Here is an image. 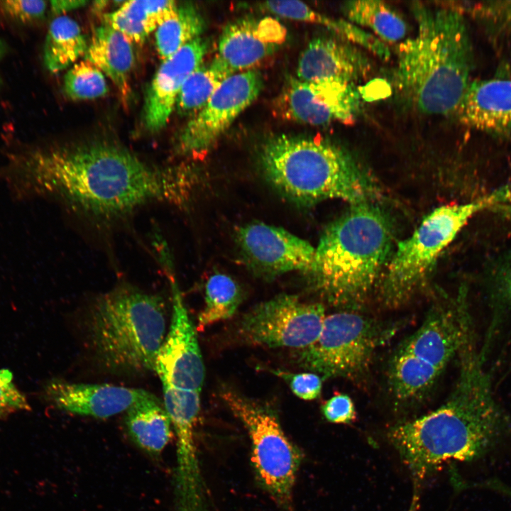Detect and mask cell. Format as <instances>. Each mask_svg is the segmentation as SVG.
I'll return each instance as SVG.
<instances>
[{"mask_svg":"<svg viewBox=\"0 0 511 511\" xmlns=\"http://www.w3.org/2000/svg\"><path fill=\"white\" fill-rule=\"evenodd\" d=\"M0 176L17 198L55 199L101 220L153 202L182 204L193 184L190 170L149 164L106 141L26 149L10 157Z\"/></svg>","mask_w":511,"mask_h":511,"instance_id":"cell-1","label":"cell"},{"mask_svg":"<svg viewBox=\"0 0 511 511\" xmlns=\"http://www.w3.org/2000/svg\"><path fill=\"white\" fill-rule=\"evenodd\" d=\"M458 355L459 375L446 402L388 430V440L415 484L446 462L483 457L511 432L510 421L495 401L483 357L471 339Z\"/></svg>","mask_w":511,"mask_h":511,"instance_id":"cell-2","label":"cell"},{"mask_svg":"<svg viewBox=\"0 0 511 511\" xmlns=\"http://www.w3.org/2000/svg\"><path fill=\"white\" fill-rule=\"evenodd\" d=\"M416 35L400 43L393 74L396 89L419 111H455L471 81L473 55L463 13L414 2Z\"/></svg>","mask_w":511,"mask_h":511,"instance_id":"cell-3","label":"cell"},{"mask_svg":"<svg viewBox=\"0 0 511 511\" xmlns=\"http://www.w3.org/2000/svg\"><path fill=\"white\" fill-rule=\"evenodd\" d=\"M380 212L366 203L331 223L315 248L309 273L316 290L336 306L356 307L373 287L390 246Z\"/></svg>","mask_w":511,"mask_h":511,"instance_id":"cell-4","label":"cell"},{"mask_svg":"<svg viewBox=\"0 0 511 511\" xmlns=\"http://www.w3.org/2000/svg\"><path fill=\"white\" fill-rule=\"evenodd\" d=\"M86 332L98 361L114 373L155 370L166 336L162 297L121 285L97 297L87 312Z\"/></svg>","mask_w":511,"mask_h":511,"instance_id":"cell-5","label":"cell"},{"mask_svg":"<svg viewBox=\"0 0 511 511\" xmlns=\"http://www.w3.org/2000/svg\"><path fill=\"white\" fill-rule=\"evenodd\" d=\"M260 160L267 180L300 204L341 199L366 203L372 186L353 159L329 141L282 134L263 145Z\"/></svg>","mask_w":511,"mask_h":511,"instance_id":"cell-6","label":"cell"},{"mask_svg":"<svg viewBox=\"0 0 511 511\" xmlns=\"http://www.w3.org/2000/svg\"><path fill=\"white\" fill-rule=\"evenodd\" d=\"M510 202L511 187H505L468 203L444 205L429 213L414 233L397 245L383 284L385 303L392 307L405 302L470 219L484 209Z\"/></svg>","mask_w":511,"mask_h":511,"instance_id":"cell-7","label":"cell"},{"mask_svg":"<svg viewBox=\"0 0 511 511\" xmlns=\"http://www.w3.org/2000/svg\"><path fill=\"white\" fill-rule=\"evenodd\" d=\"M399 324H385L358 312L326 316L317 340L298 350L297 361L323 380L357 379L369 368L376 350L390 341Z\"/></svg>","mask_w":511,"mask_h":511,"instance_id":"cell-8","label":"cell"},{"mask_svg":"<svg viewBox=\"0 0 511 511\" xmlns=\"http://www.w3.org/2000/svg\"><path fill=\"white\" fill-rule=\"evenodd\" d=\"M221 397L248 434L258 481L279 505L289 507L302 461L300 449L286 436L271 410L233 392H223Z\"/></svg>","mask_w":511,"mask_h":511,"instance_id":"cell-9","label":"cell"},{"mask_svg":"<svg viewBox=\"0 0 511 511\" xmlns=\"http://www.w3.org/2000/svg\"><path fill=\"white\" fill-rule=\"evenodd\" d=\"M325 317L322 304L306 302L296 295L282 294L246 313L240 321L238 332L254 345L300 350L317 340Z\"/></svg>","mask_w":511,"mask_h":511,"instance_id":"cell-10","label":"cell"},{"mask_svg":"<svg viewBox=\"0 0 511 511\" xmlns=\"http://www.w3.org/2000/svg\"><path fill=\"white\" fill-rule=\"evenodd\" d=\"M262 87V75L256 69L225 79L181 131L178 150L191 156L209 152L236 117L258 97Z\"/></svg>","mask_w":511,"mask_h":511,"instance_id":"cell-11","label":"cell"},{"mask_svg":"<svg viewBox=\"0 0 511 511\" xmlns=\"http://www.w3.org/2000/svg\"><path fill=\"white\" fill-rule=\"evenodd\" d=\"M360 95L353 84L339 81L303 82L290 77L278 107L285 119L312 126L334 121L352 123L359 111Z\"/></svg>","mask_w":511,"mask_h":511,"instance_id":"cell-12","label":"cell"},{"mask_svg":"<svg viewBox=\"0 0 511 511\" xmlns=\"http://www.w3.org/2000/svg\"><path fill=\"white\" fill-rule=\"evenodd\" d=\"M237 243L244 260L254 272L275 277L292 271H311L315 254L307 241L288 231L260 222L239 228Z\"/></svg>","mask_w":511,"mask_h":511,"instance_id":"cell-13","label":"cell"},{"mask_svg":"<svg viewBox=\"0 0 511 511\" xmlns=\"http://www.w3.org/2000/svg\"><path fill=\"white\" fill-rule=\"evenodd\" d=\"M170 326L158 354L155 371L162 384L200 391L205 369L194 325L175 281L171 282Z\"/></svg>","mask_w":511,"mask_h":511,"instance_id":"cell-14","label":"cell"},{"mask_svg":"<svg viewBox=\"0 0 511 511\" xmlns=\"http://www.w3.org/2000/svg\"><path fill=\"white\" fill-rule=\"evenodd\" d=\"M469 324L466 307L460 302L437 304L398 348L443 372L471 338Z\"/></svg>","mask_w":511,"mask_h":511,"instance_id":"cell-15","label":"cell"},{"mask_svg":"<svg viewBox=\"0 0 511 511\" xmlns=\"http://www.w3.org/2000/svg\"><path fill=\"white\" fill-rule=\"evenodd\" d=\"M285 35V28L272 18H241L222 31L211 62L226 78L252 70L278 49Z\"/></svg>","mask_w":511,"mask_h":511,"instance_id":"cell-16","label":"cell"},{"mask_svg":"<svg viewBox=\"0 0 511 511\" xmlns=\"http://www.w3.org/2000/svg\"><path fill=\"white\" fill-rule=\"evenodd\" d=\"M45 392L51 402L60 410L100 419L126 412L137 404L159 400L153 394L140 388L61 380H51Z\"/></svg>","mask_w":511,"mask_h":511,"instance_id":"cell-17","label":"cell"},{"mask_svg":"<svg viewBox=\"0 0 511 511\" xmlns=\"http://www.w3.org/2000/svg\"><path fill=\"white\" fill-rule=\"evenodd\" d=\"M209 46V41L200 36L163 60L145 98L144 121L148 130L158 131L166 125L183 84L202 64Z\"/></svg>","mask_w":511,"mask_h":511,"instance_id":"cell-18","label":"cell"},{"mask_svg":"<svg viewBox=\"0 0 511 511\" xmlns=\"http://www.w3.org/2000/svg\"><path fill=\"white\" fill-rule=\"evenodd\" d=\"M370 68L368 58L352 43L322 37L312 40L301 53L297 78L307 82L333 80L353 84Z\"/></svg>","mask_w":511,"mask_h":511,"instance_id":"cell-19","label":"cell"},{"mask_svg":"<svg viewBox=\"0 0 511 511\" xmlns=\"http://www.w3.org/2000/svg\"><path fill=\"white\" fill-rule=\"evenodd\" d=\"M459 121L477 130L504 133L511 128V80H475L456 110Z\"/></svg>","mask_w":511,"mask_h":511,"instance_id":"cell-20","label":"cell"},{"mask_svg":"<svg viewBox=\"0 0 511 511\" xmlns=\"http://www.w3.org/2000/svg\"><path fill=\"white\" fill-rule=\"evenodd\" d=\"M117 88L123 101L131 97L130 73L134 64L132 43L110 26L97 27L84 55Z\"/></svg>","mask_w":511,"mask_h":511,"instance_id":"cell-21","label":"cell"},{"mask_svg":"<svg viewBox=\"0 0 511 511\" xmlns=\"http://www.w3.org/2000/svg\"><path fill=\"white\" fill-rule=\"evenodd\" d=\"M258 6L278 16L320 24L347 41L363 47L383 60H387L390 57L389 48L376 35L348 21L334 18L314 11L303 2L273 1L261 3Z\"/></svg>","mask_w":511,"mask_h":511,"instance_id":"cell-22","label":"cell"},{"mask_svg":"<svg viewBox=\"0 0 511 511\" xmlns=\"http://www.w3.org/2000/svg\"><path fill=\"white\" fill-rule=\"evenodd\" d=\"M388 369L389 390L397 400L403 402L425 396L442 373L431 364L399 348L392 356Z\"/></svg>","mask_w":511,"mask_h":511,"instance_id":"cell-23","label":"cell"},{"mask_svg":"<svg viewBox=\"0 0 511 511\" xmlns=\"http://www.w3.org/2000/svg\"><path fill=\"white\" fill-rule=\"evenodd\" d=\"M125 424L132 441L152 457H158L172 436L171 420L158 401L137 404L126 412Z\"/></svg>","mask_w":511,"mask_h":511,"instance_id":"cell-24","label":"cell"},{"mask_svg":"<svg viewBox=\"0 0 511 511\" xmlns=\"http://www.w3.org/2000/svg\"><path fill=\"white\" fill-rule=\"evenodd\" d=\"M88 44L77 21L59 16L50 23L44 44L43 60L47 70L57 73L72 67L85 55Z\"/></svg>","mask_w":511,"mask_h":511,"instance_id":"cell-25","label":"cell"},{"mask_svg":"<svg viewBox=\"0 0 511 511\" xmlns=\"http://www.w3.org/2000/svg\"><path fill=\"white\" fill-rule=\"evenodd\" d=\"M341 9L349 22L368 28L383 42L395 43L407 34L404 18L384 1H348L341 5Z\"/></svg>","mask_w":511,"mask_h":511,"instance_id":"cell-26","label":"cell"},{"mask_svg":"<svg viewBox=\"0 0 511 511\" xmlns=\"http://www.w3.org/2000/svg\"><path fill=\"white\" fill-rule=\"evenodd\" d=\"M204 21L192 4L177 6L175 12L155 30V45L162 59H165L184 45L200 37Z\"/></svg>","mask_w":511,"mask_h":511,"instance_id":"cell-27","label":"cell"},{"mask_svg":"<svg viewBox=\"0 0 511 511\" xmlns=\"http://www.w3.org/2000/svg\"><path fill=\"white\" fill-rule=\"evenodd\" d=\"M242 300L239 285L224 273L211 275L206 282L205 306L198 317L197 329L228 319L236 313Z\"/></svg>","mask_w":511,"mask_h":511,"instance_id":"cell-28","label":"cell"},{"mask_svg":"<svg viewBox=\"0 0 511 511\" xmlns=\"http://www.w3.org/2000/svg\"><path fill=\"white\" fill-rule=\"evenodd\" d=\"M164 407L176 432L177 446H194V429L200 409V391L163 385Z\"/></svg>","mask_w":511,"mask_h":511,"instance_id":"cell-29","label":"cell"},{"mask_svg":"<svg viewBox=\"0 0 511 511\" xmlns=\"http://www.w3.org/2000/svg\"><path fill=\"white\" fill-rule=\"evenodd\" d=\"M226 79L212 64H202L187 78L177 99L175 107L181 115L196 114Z\"/></svg>","mask_w":511,"mask_h":511,"instance_id":"cell-30","label":"cell"},{"mask_svg":"<svg viewBox=\"0 0 511 511\" xmlns=\"http://www.w3.org/2000/svg\"><path fill=\"white\" fill-rule=\"evenodd\" d=\"M64 89L66 94L75 100L99 98L109 92L105 75L86 60L76 62L67 72Z\"/></svg>","mask_w":511,"mask_h":511,"instance_id":"cell-31","label":"cell"},{"mask_svg":"<svg viewBox=\"0 0 511 511\" xmlns=\"http://www.w3.org/2000/svg\"><path fill=\"white\" fill-rule=\"evenodd\" d=\"M104 23L123 34L131 43H141L150 33L146 1H124L114 11L104 16Z\"/></svg>","mask_w":511,"mask_h":511,"instance_id":"cell-32","label":"cell"},{"mask_svg":"<svg viewBox=\"0 0 511 511\" xmlns=\"http://www.w3.org/2000/svg\"><path fill=\"white\" fill-rule=\"evenodd\" d=\"M47 6V2L40 0L0 1V11L8 18L23 24L43 19Z\"/></svg>","mask_w":511,"mask_h":511,"instance_id":"cell-33","label":"cell"},{"mask_svg":"<svg viewBox=\"0 0 511 511\" xmlns=\"http://www.w3.org/2000/svg\"><path fill=\"white\" fill-rule=\"evenodd\" d=\"M273 373L283 379L292 392L304 400H315L321 394L323 378L317 373H292L280 370H273Z\"/></svg>","mask_w":511,"mask_h":511,"instance_id":"cell-34","label":"cell"},{"mask_svg":"<svg viewBox=\"0 0 511 511\" xmlns=\"http://www.w3.org/2000/svg\"><path fill=\"white\" fill-rule=\"evenodd\" d=\"M29 409L26 397L13 383L11 372L8 369L0 370V419Z\"/></svg>","mask_w":511,"mask_h":511,"instance_id":"cell-35","label":"cell"},{"mask_svg":"<svg viewBox=\"0 0 511 511\" xmlns=\"http://www.w3.org/2000/svg\"><path fill=\"white\" fill-rule=\"evenodd\" d=\"M326 420L334 424H348L356 419V411L352 399L346 394L339 393L326 400L322 406Z\"/></svg>","mask_w":511,"mask_h":511,"instance_id":"cell-36","label":"cell"},{"mask_svg":"<svg viewBox=\"0 0 511 511\" xmlns=\"http://www.w3.org/2000/svg\"><path fill=\"white\" fill-rule=\"evenodd\" d=\"M88 1L74 0H57L50 2L52 11L56 14L70 11L84 6Z\"/></svg>","mask_w":511,"mask_h":511,"instance_id":"cell-37","label":"cell"},{"mask_svg":"<svg viewBox=\"0 0 511 511\" xmlns=\"http://www.w3.org/2000/svg\"><path fill=\"white\" fill-rule=\"evenodd\" d=\"M492 209L499 211L503 216L511 220V204L509 203L499 204Z\"/></svg>","mask_w":511,"mask_h":511,"instance_id":"cell-38","label":"cell"},{"mask_svg":"<svg viewBox=\"0 0 511 511\" xmlns=\"http://www.w3.org/2000/svg\"><path fill=\"white\" fill-rule=\"evenodd\" d=\"M501 494L502 496L511 500V485H505L501 489Z\"/></svg>","mask_w":511,"mask_h":511,"instance_id":"cell-39","label":"cell"},{"mask_svg":"<svg viewBox=\"0 0 511 511\" xmlns=\"http://www.w3.org/2000/svg\"><path fill=\"white\" fill-rule=\"evenodd\" d=\"M6 52V45L5 42L0 38V62L4 57ZM1 75H0V83H1Z\"/></svg>","mask_w":511,"mask_h":511,"instance_id":"cell-40","label":"cell"},{"mask_svg":"<svg viewBox=\"0 0 511 511\" xmlns=\"http://www.w3.org/2000/svg\"><path fill=\"white\" fill-rule=\"evenodd\" d=\"M507 292L510 299L511 300V277L509 278L507 284Z\"/></svg>","mask_w":511,"mask_h":511,"instance_id":"cell-41","label":"cell"}]
</instances>
